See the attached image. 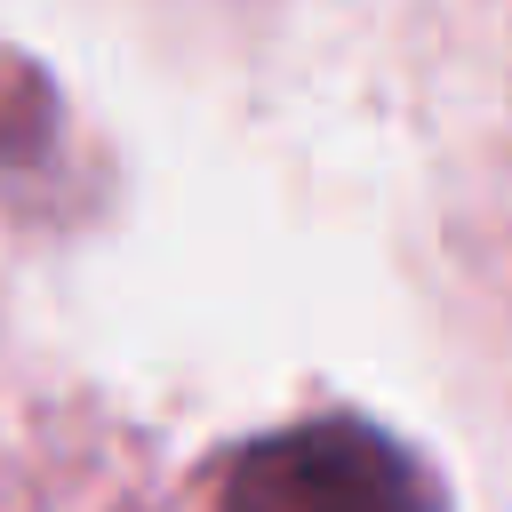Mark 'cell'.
Masks as SVG:
<instances>
[{"label": "cell", "mask_w": 512, "mask_h": 512, "mask_svg": "<svg viewBox=\"0 0 512 512\" xmlns=\"http://www.w3.org/2000/svg\"><path fill=\"white\" fill-rule=\"evenodd\" d=\"M208 512H448V488L400 432L328 408L232 448Z\"/></svg>", "instance_id": "cell-1"}, {"label": "cell", "mask_w": 512, "mask_h": 512, "mask_svg": "<svg viewBox=\"0 0 512 512\" xmlns=\"http://www.w3.org/2000/svg\"><path fill=\"white\" fill-rule=\"evenodd\" d=\"M64 152V88L40 56L0 40V168L8 176H40Z\"/></svg>", "instance_id": "cell-2"}]
</instances>
